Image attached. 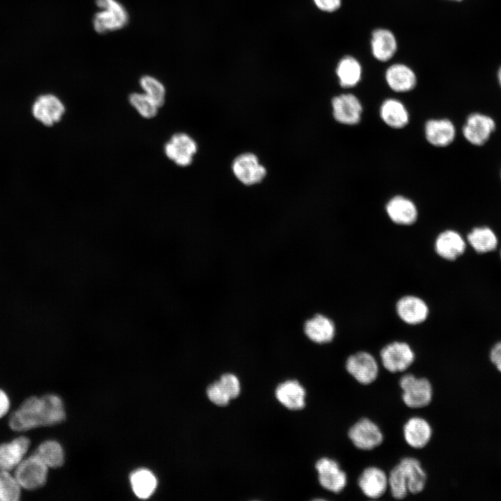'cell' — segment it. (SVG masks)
<instances>
[{
	"label": "cell",
	"mask_w": 501,
	"mask_h": 501,
	"mask_svg": "<svg viewBox=\"0 0 501 501\" xmlns=\"http://www.w3.org/2000/svg\"><path fill=\"white\" fill-rule=\"evenodd\" d=\"M66 414L61 398L55 394L41 397L31 396L10 416L8 424L12 430L25 431L40 427L61 423Z\"/></svg>",
	"instance_id": "obj_1"
},
{
	"label": "cell",
	"mask_w": 501,
	"mask_h": 501,
	"mask_svg": "<svg viewBox=\"0 0 501 501\" xmlns=\"http://www.w3.org/2000/svg\"><path fill=\"white\" fill-rule=\"evenodd\" d=\"M399 385L402 391V401L408 408H421L431 402L433 387L428 379L406 374L400 378Z\"/></svg>",
	"instance_id": "obj_2"
},
{
	"label": "cell",
	"mask_w": 501,
	"mask_h": 501,
	"mask_svg": "<svg viewBox=\"0 0 501 501\" xmlns=\"http://www.w3.org/2000/svg\"><path fill=\"white\" fill-rule=\"evenodd\" d=\"M101 9L93 18L95 30L100 33L124 27L128 22V13L117 0H96Z\"/></svg>",
	"instance_id": "obj_3"
},
{
	"label": "cell",
	"mask_w": 501,
	"mask_h": 501,
	"mask_svg": "<svg viewBox=\"0 0 501 501\" xmlns=\"http://www.w3.org/2000/svg\"><path fill=\"white\" fill-rule=\"evenodd\" d=\"M15 468L14 476L24 489H38L47 482L49 468L35 454L23 459Z\"/></svg>",
	"instance_id": "obj_4"
},
{
	"label": "cell",
	"mask_w": 501,
	"mask_h": 501,
	"mask_svg": "<svg viewBox=\"0 0 501 501\" xmlns=\"http://www.w3.org/2000/svg\"><path fill=\"white\" fill-rule=\"evenodd\" d=\"M415 353L406 342L395 341L384 346L380 351L383 367L391 373L403 372L414 362Z\"/></svg>",
	"instance_id": "obj_5"
},
{
	"label": "cell",
	"mask_w": 501,
	"mask_h": 501,
	"mask_svg": "<svg viewBox=\"0 0 501 501\" xmlns=\"http://www.w3.org/2000/svg\"><path fill=\"white\" fill-rule=\"evenodd\" d=\"M345 368L348 374L362 385L374 383L379 373L376 359L370 353L365 351L351 354L346 360Z\"/></svg>",
	"instance_id": "obj_6"
},
{
	"label": "cell",
	"mask_w": 501,
	"mask_h": 501,
	"mask_svg": "<svg viewBox=\"0 0 501 501\" xmlns=\"http://www.w3.org/2000/svg\"><path fill=\"white\" fill-rule=\"evenodd\" d=\"M347 435L357 449L364 451L378 447L384 438L378 424L367 418H360L351 426Z\"/></svg>",
	"instance_id": "obj_7"
},
{
	"label": "cell",
	"mask_w": 501,
	"mask_h": 501,
	"mask_svg": "<svg viewBox=\"0 0 501 501\" xmlns=\"http://www.w3.org/2000/svg\"><path fill=\"white\" fill-rule=\"evenodd\" d=\"M318 481L324 489L333 493L342 491L347 484V473L337 461L328 457L319 459L315 463Z\"/></svg>",
	"instance_id": "obj_8"
},
{
	"label": "cell",
	"mask_w": 501,
	"mask_h": 501,
	"mask_svg": "<svg viewBox=\"0 0 501 501\" xmlns=\"http://www.w3.org/2000/svg\"><path fill=\"white\" fill-rule=\"evenodd\" d=\"M333 115L339 123L355 125L360 122L363 106L359 99L351 93H344L331 100Z\"/></svg>",
	"instance_id": "obj_9"
},
{
	"label": "cell",
	"mask_w": 501,
	"mask_h": 501,
	"mask_svg": "<svg viewBox=\"0 0 501 501\" xmlns=\"http://www.w3.org/2000/svg\"><path fill=\"white\" fill-rule=\"evenodd\" d=\"M65 111V106L61 100L51 94L39 96L31 106L34 118L47 127L58 122Z\"/></svg>",
	"instance_id": "obj_10"
},
{
	"label": "cell",
	"mask_w": 501,
	"mask_h": 501,
	"mask_svg": "<svg viewBox=\"0 0 501 501\" xmlns=\"http://www.w3.org/2000/svg\"><path fill=\"white\" fill-rule=\"evenodd\" d=\"M235 177L246 185L260 182L267 174L265 168L253 153L246 152L237 156L232 166Z\"/></svg>",
	"instance_id": "obj_11"
},
{
	"label": "cell",
	"mask_w": 501,
	"mask_h": 501,
	"mask_svg": "<svg viewBox=\"0 0 501 501\" xmlns=\"http://www.w3.org/2000/svg\"><path fill=\"white\" fill-rule=\"evenodd\" d=\"M197 151L196 141L188 134L177 133L172 136L164 145V152L168 159L180 166H187L193 161Z\"/></svg>",
	"instance_id": "obj_12"
},
{
	"label": "cell",
	"mask_w": 501,
	"mask_h": 501,
	"mask_svg": "<svg viewBox=\"0 0 501 501\" xmlns=\"http://www.w3.org/2000/svg\"><path fill=\"white\" fill-rule=\"evenodd\" d=\"M495 129V121L490 116L474 113L467 118L463 134L470 143L482 145L489 139Z\"/></svg>",
	"instance_id": "obj_13"
},
{
	"label": "cell",
	"mask_w": 501,
	"mask_h": 501,
	"mask_svg": "<svg viewBox=\"0 0 501 501\" xmlns=\"http://www.w3.org/2000/svg\"><path fill=\"white\" fill-rule=\"evenodd\" d=\"M358 485L365 497L372 500L379 499L388 488V475L380 468L367 467L359 476Z\"/></svg>",
	"instance_id": "obj_14"
},
{
	"label": "cell",
	"mask_w": 501,
	"mask_h": 501,
	"mask_svg": "<svg viewBox=\"0 0 501 501\" xmlns=\"http://www.w3.org/2000/svg\"><path fill=\"white\" fill-rule=\"evenodd\" d=\"M396 311L399 317L406 324L416 325L424 322L429 315V307L421 298L406 295L398 300Z\"/></svg>",
	"instance_id": "obj_15"
},
{
	"label": "cell",
	"mask_w": 501,
	"mask_h": 501,
	"mask_svg": "<svg viewBox=\"0 0 501 501\" xmlns=\"http://www.w3.org/2000/svg\"><path fill=\"white\" fill-rule=\"evenodd\" d=\"M429 422L421 417H411L404 424L403 436L411 447L422 449L428 445L432 436Z\"/></svg>",
	"instance_id": "obj_16"
},
{
	"label": "cell",
	"mask_w": 501,
	"mask_h": 501,
	"mask_svg": "<svg viewBox=\"0 0 501 501\" xmlns=\"http://www.w3.org/2000/svg\"><path fill=\"white\" fill-rule=\"evenodd\" d=\"M385 211L393 223L401 225H412L418 216L415 203L401 195L395 196L389 200L385 205Z\"/></svg>",
	"instance_id": "obj_17"
},
{
	"label": "cell",
	"mask_w": 501,
	"mask_h": 501,
	"mask_svg": "<svg viewBox=\"0 0 501 501\" xmlns=\"http://www.w3.org/2000/svg\"><path fill=\"white\" fill-rule=\"evenodd\" d=\"M30 445V439L24 436L1 443L0 470L9 471L16 468L23 460Z\"/></svg>",
	"instance_id": "obj_18"
},
{
	"label": "cell",
	"mask_w": 501,
	"mask_h": 501,
	"mask_svg": "<svg viewBox=\"0 0 501 501\" xmlns=\"http://www.w3.org/2000/svg\"><path fill=\"white\" fill-rule=\"evenodd\" d=\"M370 47L372 56L381 62L390 61L397 50L395 34L389 29L378 28L371 34Z\"/></svg>",
	"instance_id": "obj_19"
},
{
	"label": "cell",
	"mask_w": 501,
	"mask_h": 501,
	"mask_svg": "<svg viewBox=\"0 0 501 501\" xmlns=\"http://www.w3.org/2000/svg\"><path fill=\"white\" fill-rule=\"evenodd\" d=\"M385 79L393 91L406 93L412 90L417 84V77L415 72L404 63L390 65L385 73Z\"/></svg>",
	"instance_id": "obj_20"
},
{
	"label": "cell",
	"mask_w": 501,
	"mask_h": 501,
	"mask_svg": "<svg viewBox=\"0 0 501 501\" xmlns=\"http://www.w3.org/2000/svg\"><path fill=\"white\" fill-rule=\"evenodd\" d=\"M303 331L312 342L317 344H326L333 340L335 326L330 318L321 314H317L305 321Z\"/></svg>",
	"instance_id": "obj_21"
},
{
	"label": "cell",
	"mask_w": 501,
	"mask_h": 501,
	"mask_svg": "<svg viewBox=\"0 0 501 501\" xmlns=\"http://www.w3.org/2000/svg\"><path fill=\"white\" fill-rule=\"evenodd\" d=\"M456 130L448 119H430L424 125L427 141L436 147H446L454 140Z\"/></svg>",
	"instance_id": "obj_22"
},
{
	"label": "cell",
	"mask_w": 501,
	"mask_h": 501,
	"mask_svg": "<svg viewBox=\"0 0 501 501\" xmlns=\"http://www.w3.org/2000/svg\"><path fill=\"white\" fill-rule=\"evenodd\" d=\"M466 249V242L457 232L447 230L440 233L435 241V250L443 259L454 260Z\"/></svg>",
	"instance_id": "obj_23"
},
{
	"label": "cell",
	"mask_w": 501,
	"mask_h": 501,
	"mask_svg": "<svg viewBox=\"0 0 501 501\" xmlns=\"http://www.w3.org/2000/svg\"><path fill=\"white\" fill-rule=\"evenodd\" d=\"M275 395L278 401L288 409L300 410L305 405V390L296 380H288L279 384Z\"/></svg>",
	"instance_id": "obj_24"
},
{
	"label": "cell",
	"mask_w": 501,
	"mask_h": 501,
	"mask_svg": "<svg viewBox=\"0 0 501 501\" xmlns=\"http://www.w3.org/2000/svg\"><path fill=\"white\" fill-rule=\"evenodd\" d=\"M399 464L405 474L408 493L416 495L422 492L427 477L420 461L415 457L406 456L402 458Z\"/></svg>",
	"instance_id": "obj_25"
},
{
	"label": "cell",
	"mask_w": 501,
	"mask_h": 501,
	"mask_svg": "<svg viewBox=\"0 0 501 501\" xmlns=\"http://www.w3.org/2000/svg\"><path fill=\"white\" fill-rule=\"evenodd\" d=\"M380 117L388 127L401 129L409 121V114L404 104L399 100L389 98L383 102L379 109Z\"/></svg>",
	"instance_id": "obj_26"
},
{
	"label": "cell",
	"mask_w": 501,
	"mask_h": 501,
	"mask_svg": "<svg viewBox=\"0 0 501 501\" xmlns=\"http://www.w3.org/2000/svg\"><path fill=\"white\" fill-rule=\"evenodd\" d=\"M335 73L340 85L343 88H349L356 86L360 81L363 68L356 58L347 55L338 61Z\"/></svg>",
	"instance_id": "obj_27"
},
{
	"label": "cell",
	"mask_w": 501,
	"mask_h": 501,
	"mask_svg": "<svg viewBox=\"0 0 501 501\" xmlns=\"http://www.w3.org/2000/svg\"><path fill=\"white\" fill-rule=\"evenodd\" d=\"M130 484L135 495L140 499L149 498L155 491L157 479L148 469L140 468L130 475Z\"/></svg>",
	"instance_id": "obj_28"
},
{
	"label": "cell",
	"mask_w": 501,
	"mask_h": 501,
	"mask_svg": "<svg viewBox=\"0 0 501 501\" xmlns=\"http://www.w3.org/2000/svg\"><path fill=\"white\" fill-rule=\"evenodd\" d=\"M48 468H57L65 461L64 450L61 445L54 440H47L41 443L35 453Z\"/></svg>",
	"instance_id": "obj_29"
},
{
	"label": "cell",
	"mask_w": 501,
	"mask_h": 501,
	"mask_svg": "<svg viewBox=\"0 0 501 501\" xmlns=\"http://www.w3.org/2000/svg\"><path fill=\"white\" fill-rule=\"evenodd\" d=\"M470 246L479 253L493 250L498 244V239L493 231L488 227L474 228L467 237Z\"/></svg>",
	"instance_id": "obj_30"
},
{
	"label": "cell",
	"mask_w": 501,
	"mask_h": 501,
	"mask_svg": "<svg viewBox=\"0 0 501 501\" xmlns=\"http://www.w3.org/2000/svg\"><path fill=\"white\" fill-rule=\"evenodd\" d=\"M388 488L396 500L404 499L408 493V485L405 474L398 463L394 466L388 475Z\"/></svg>",
	"instance_id": "obj_31"
},
{
	"label": "cell",
	"mask_w": 501,
	"mask_h": 501,
	"mask_svg": "<svg viewBox=\"0 0 501 501\" xmlns=\"http://www.w3.org/2000/svg\"><path fill=\"white\" fill-rule=\"evenodd\" d=\"M21 486L8 471L0 470V501H17L21 497Z\"/></svg>",
	"instance_id": "obj_32"
},
{
	"label": "cell",
	"mask_w": 501,
	"mask_h": 501,
	"mask_svg": "<svg viewBox=\"0 0 501 501\" xmlns=\"http://www.w3.org/2000/svg\"><path fill=\"white\" fill-rule=\"evenodd\" d=\"M140 85L144 90V93L158 107L163 106L165 102L166 90L164 85L159 80L150 76H144L140 80Z\"/></svg>",
	"instance_id": "obj_33"
},
{
	"label": "cell",
	"mask_w": 501,
	"mask_h": 501,
	"mask_svg": "<svg viewBox=\"0 0 501 501\" xmlns=\"http://www.w3.org/2000/svg\"><path fill=\"white\" fill-rule=\"evenodd\" d=\"M130 104L145 118H152L156 116L158 111L157 104L145 93H134L129 95Z\"/></svg>",
	"instance_id": "obj_34"
},
{
	"label": "cell",
	"mask_w": 501,
	"mask_h": 501,
	"mask_svg": "<svg viewBox=\"0 0 501 501\" xmlns=\"http://www.w3.org/2000/svg\"><path fill=\"white\" fill-rule=\"evenodd\" d=\"M207 395L212 403L220 406H226L231 399L219 381H216L208 386Z\"/></svg>",
	"instance_id": "obj_35"
},
{
	"label": "cell",
	"mask_w": 501,
	"mask_h": 501,
	"mask_svg": "<svg viewBox=\"0 0 501 501\" xmlns=\"http://www.w3.org/2000/svg\"><path fill=\"white\" fill-rule=\"evenodd\" d=\"M219 382L231 399L238 397L241 390L240 382L234 374H224L221 376Z\"/></svg>",
	"instance_id": "obj_36"
},
{
	"label": "cell",
	"mask_w": 501,
	"mask_h": 501,
	"mask_svg": "<svg viewBox=\"0 0 501 501\" xmlns=\"http://www.w3.org/2000/svg\"><path fill=\"white\" fill-rule=\"evenodd\" d=\"M315 6L321 11L333 13L342 5V0H313Z\"/></svg>",
	"instance_id": "obj_37"
},
{
	"label": "cell",
	"mask_w": 501,
	"mask_h": 501,
	"mask_svg": "<svg viewBox=\"0 0 501 501\" xmlns=\"http://www.w3.org/2000/svg\"><path fill=\"white\" fill-rule=\"evenodd\" d=\"M489 358L496 370L501 374V341L496 343L492 347Z\"/></svg>",
	"instance_id": "obj_38"
},
{
	"label": "cell",
	"mask_w": 501,
	"mask_h": 501,
	"mask_svg": "<svg viewBox=\"0 0 501 501\" xmlns=\"http://www.w3.org/2000/svg\"><path fill=\"white\" fill-rule=\"evenodd\" d=\"M10 407V399L5 390L0 388V418L8 412Z\"/></svg>",
	"instance_id": "obj_39"
},
{
	"label": "cell",
	"mask_w": 501,
	"mask_h": 501,
	"mask_svg": "<svg viewBox=\"0 0 501 501\" xmlns=\"http://www.w3.org/2000/svg\"><path fill=\"white\" fill-rule=\"evenodd\" d=\"M497 76H498V82L500 84V86H501V66L499 67V69L498 70Z\"/></svg>",
	"instance_id": "obj_40"
},
{
	"label": "cell",
	"mask_w": 501,
	"mask_h": 501,
	"mask_svg": "<svg viewBox=\"0 0 501 501\" xmlns=\"http://www.w3.org/2000/svg\"><path fill=\"white\" fill-rule=\"evenodd\" d=\"M450 1H463V0H450Z\"/></svg>",
	"instance_id": "obj_41"
},
{
	"label": "cell",
	"mask_w": 501,
	"mask_h": 501,
	"mask_svg": "<svg viewBox=\"0 0 501 501\" xmlns=\"http://www.w3.org/2000/svg\"><path fill=\"white\" fill-rule=\"evenodd\" d=\"M500 255H501V252H500Z\"/></svg>",
	"instance_id": "obj_42"
}]
</instances>
